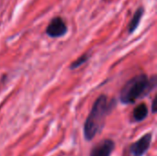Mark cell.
<instances>
[{
    "label": "cell",
    "instance_id": "obj_4",
    "mask_svg": "<svg viewBox=\"0 0 157 156\" xmlns=\"http://www.w3.org/2000/svg\"><path fill=\"white\" fill-rule=\"evenodd\" d=\"M153 139V134L151 132L144 134L137 142L133 143L130 146V154L132 156H144L149 150Z\"/></svg>",
    "mask_w": 157,
    "mask_h": 156
},
{
    "label": "cell",
    "instance_id": "obj_6",
    "mask_svg": "<svg viewBox=\"0 0 157 156\" xmlns=\"http://www.w3.org/2000/svg\"><path fill=\"white\" fill-rule=\"evenodd\" d=\"M144 14V8L143 6H140L135 11V13H134V15H133V17H132L130 24H129V27H128V30H129L130 34L133 33L137 29V28L140 25V22H141V19H142Z\"/></svg>",
    "mask_w": 157,
    "mask_h": 156
},
{
    "label": "cell",
    "instance_id": "obj_5",
    "mask_svg": "<svg viewBox=\"0 0 157 156\" xmlns=\"http://www.w3.org/2000/svg\"><path fill=\"white\" fill-rule=\"evenodd\" d=\"M114 149L115 143L111 139H105L91 149L89 156H110Z\"/></svg>",
    "mask_w": 157,
    "mask_h": 156
},
{
    "label": "cell",
    "instance_id": "obj_7",
    "mask_svg": "<svg viewBox=\"0 0 157 156\" xmlns=\"http://www.w3.org/2000/svg\"><path fill=\"white\" fill-rule=\"evenodd\" d=\"M148 113H149L148 107L146 106V104L142 103L134 108V110L132 112V118H133L134 121L141 122L147 118Z\"/></svg>",
    "mask_w": 157,
    "mask_h": 156
},
{
    "label": "cell",
    "instance_id": "obj_9",
    "mask_svg": "<svg viewBox=\"0 0 157 156\" xmlns=\"http://www.w3.org/2000/svg\"><path fill=\"white\" fill-rule=\"evenodd\" d=\"M152 112L154 114L156 112V97H155L153 99V102H152Z\"/></svg>",
    "mask_w": 157,
    "mask_h": 156
},
{
    "label": "cell",
    "instance_id": "obj_3",
    "mask_svg": "<svg viewBox=\"0 0 157 156\" xmlns=\"http://www.w3.org/2000/svg\"><path fill=\"white\" fill-rule=\"evenodd\" d=\"M68 31L67 25L61 17H56L52 18L46 28V34L51 38H60L64 36Z\"/></svg>",
    "mask_w": 157,
    "mask_h": 156
},
{
    "label": "cell",
    "instance_id": "obj_2",
    "mask_svg": "<svg viewBox=\"0 0 157 156\" xmlns=\"http://www.w3.org/2000/svg\"><path fill=\"white\" fill-rule=\"evenodd\" d=\"M156 75L148 77L144 74H138L130 79L120 93V100L122 104H133L138 99L147 97L156 87Z\"/></svg>",
    "mask_w": 157,
    "mask_h": 156
},
{
    "label": "cell",
    "instance_id": "obj_8",
    "mask_svg": "<svg viewBox=\"0 0 157 156\" xmlns=\"http://www.w3.org/2000/svg\"><path fill=\"white\" fill-rule=\"evenodd\" d=\"M89 60V54L88 53H85L82 56H80L79 58H77L75 62H73L70 65V69L71 70H75L78 67H80L81 65H83L84 63H86L87 61Z\"/></svg>",
    "mask_w": 157,
    "mask_h": 156
},
{
    "label": "cell",
    "instance_id": "obj_1",
    "mask_svg": "<svg viewBox=\"0 0 157 156\" xmlns=\"http://www.w3.org/2000/svg\"><path fill=\"white\" fill-rule=\"evenodd\" d=\"M115 106L116 100L114 98L109 100L105 95H101L97 98L84 125V137L86 141L93 140L103 130L106 118Z\"/></svg>",
    "mask_w": 157,
    "mask_h": 156
}]
</instances>
